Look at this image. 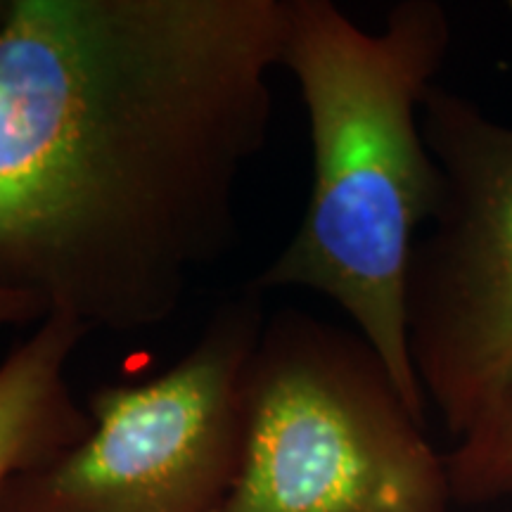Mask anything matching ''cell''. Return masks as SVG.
Masks as SVG:
<instances>
[{"label": "cell", "instance_id": "7a4b0ae2", "mask_svg": "<svg viewBox=\"0 0 512 512\" xmlns=\"http://www.w3.org/2000/svg\"><path fill=\"white\" fill-rule=\"evenodd\" d=\"M451 36L437 0H401L377 31L330 0H287L283 69L309 119L311 195L297 233L249 283L261 294L304 287L337 304L422 418L406 287L420 230L441 200L420 110Z\"/></svg>", "mask_w": 512, "mask_h": 512}, {"label": "cell", "instance_id": "6da1fadb", "mask_svg": "<svg viewBox=\"0 0 512 512\" xmlns=\"http://www.w3.org/2000/svg\"><path fill=\"white\" fill-rule=\"evenodd\" d=\"M287 0H10L0 24V285L152 330L238 242Z\"/></svg>", "mask_w": 512, "mask_h": 512}, {"label": "cell", "instance_id": "52a82bcc", "mask_svg": "<svg viewBox=\"0 0 512 512\" xmlns=\"http://www.w3.org/2000/svg\"><path fill=\"white\" fill-rule=\"evenodd\" d=\"M453 503L484 505L512 498V387L446 456Z\"/></svg>", "mask_w": 512, "mask_h": 512}, {"label": "cell", "instance_id": "3957f363", "mask_svg": "<svg viewBox=\"0 0 512 512\" xmlns=\"http://www.w3.org/2000/svg\"><path fill=\"white\" fill-rule=\"evenodd\" d=\"M240 456L219 512H448L446 456L358 330L266 318L238 382Z\"/></svg>", "mask_w": 512, "mask_h": 512}, {"label": "cell", "instance_id": "5b68a950", "mask_svg": "<svg viewBox=\"0 0 512 512\" xmlns=\"http://www.w3.org/2000/svg\"><path fill=\"white\" fill-rule=\"evenodd\" d=\"M420 121L441 200L408 271V351L460 439L512 387V126L437 83Z\"/></svg>", "mask_w": 512, "mask_h": 512}, {"label": "cell", "instance_id": "8992f818", "mask_svg": "<svg viewBox=\"0 0 512 512\" xmlns=\"http://www.w3.org/2000/svg\"><path fill=\"white\" fill-rule=\"evenodd\" d=\"M88 335L86 325L50 313L0 366V498L12 477L91 432V413L64 375Z\"/></svg>", "mask_w": 512, "mask_h": 512}, {"label": "cell", "instance_id": "277c9868", "mask_svg": "<svg viewBox=\"0 0 512 512\" xmlns=\"http://www.w3.org/2000/svg\"><path fill=\"white\" fill-rule=\"evenodd\" d=\"M264 323V294L247 285L162 375L95 389L91 432L12 477L0 512H219L238 470L240 373Z\"/></svg>", "mask_w": 512, "mask_h": 512}, {"label": "cell", "instance_id": "9c48e42d", "mask_svg": "<svg viewBox=\"0 0 512 512\" xmlns=\"http://www.w3.org/2000/svg\"><path fill=\"white\" fill-rule=\"evenodd\" d=\"M5 12H8V0H0V24H3Z\"/></svg>", "mask_w": 512, "mask_h": 512}, {"label": "cell", "instance_id": "ba28073f", "mask_svg": "<svg viewBox=\"0 0 512 512\" xmlns=\"http://www.w3.org/2000/svg\"><path fill=\"white\" fill-rule=\"evenodd\" d=\"M46 316V306L38 302V299L0 285V325H19L31 323V320L41 323Z\"/></svg>", "mask_w": 512, "mask_h": 512}]
</instances>
